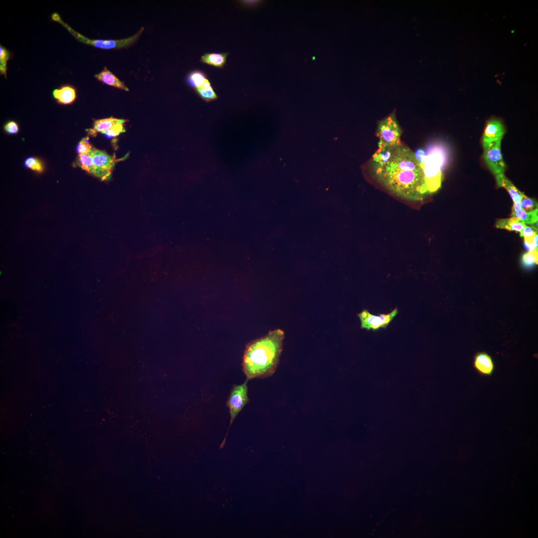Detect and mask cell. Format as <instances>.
Here are the masks:
<instances>
[{"mask_svg": "<svg viewBox=\"0 0 538 538\" xmlns=\"http://www.w3.org/2000/svg\"><path fill=\"white\" fill-rule=\"evenodd\" d=\"M505 133V127L500 119H490L485 126L482 137V144L502 139Z\"/></svg>", "mask_w": 538, "mask_h": 538, "instance_id": "obj_10", "label": "cell"}, {"mask_svg": "<svg viewBox=\"0 0 538 538\" xmlns=\"http://www.w3.org/2000/svg\"><path fill=\"white\" fill-rule=\"evenodd\" d=\"M94 77L105 84L125 91H129L128 88L125 85L124 82L121 81L106 67H105L101 72L95 75Z\"/></svg>", "mask_w": 538, "mask_h": 538, "instance_id": "obj_15", "label": "cell"}, {"mask_svg": "<svg viewBox=\"0 0 538 538\" xmlns=\"http://www.w3.org/2000/svg\"><path fill=\"white\" fill-rule=\"evenodd\" d=\"M52 94L59 103L63 105L72 104L77 97L76 89L70 85H63L60 88L54 89Z\"/></svg>", "mask_w": 538, "mask_h": 538, "instance_id": "obj_13", "label": "cell"}, {"mask_svg": "<svg viewBox=\"0 0 538 538\" xmlns=\"http://www.w3.org/2000/svg\"><path fill=\"white\" fill-rule=\"evenodd\" d=\"M93 175L101 180L110 178L115 163L119 160L105 151L93 148Z\"/></svg>", "mask_w": 538, "mask_h": 538, "instance_id": "obj_8", "label": "cell"}, {"mask_svg": "<svg viewBox=\"0 0 538 538\" xmlns=\"http://www.w3.org/2000/svg\"><path fill=\"white\" fill-rule=\"evenodd\" d=\"M248 380H246L241 385H234L231 390L226 404L230 415V425L226 435L220 445L221 449L224 446L229 429L233 420L249 401L248 396Z\"/></svg>", "mask_w": 538, "mask_h": 538, "instance_id": "obj_6", "label": "cell"}, {"mask_svg": "<svg viewBox=\"0 0 538 538\" xmlns=\"http://www.w3.org/2000/svg\"><path fill=\"white\" fill-rule=\"evenodd\" d=\"M371 167L376 179L389 191L400 197L418 201L429 194L421 162L404 145L393 147L385 162L371 164Z\"/></svg>", "mask_w": 538, "mask_h": 538, "instance_id": "obj_1", "label": "cell"}, {"mask_svg": "<svg viewBox=\"0 0 538 538\" xmlns=\"http://www.w3.org/2000/svg\"><path fill=\"white\" fill-rule=\"evenodd\" d=\"M401 132L394 112L382 120L377 135L380 139L379 147H392L400 144Z\"/></svg>", "mask_w": 538, "mask_h": 538, "instance_id": "obj_5", "label": "cell"}, {"mask_svg": "<svg viewBox=\"0 0 538 538\" xmlns=\"http://www.w3.org/2000/svg\"><path fill=\"white\" fill-rule=\"evenodd\" d=\"M51 19L52 20L57 22L61 24L78 41L97 48L105 49H121L129 47L134 44L138 40L144 30V27H141L138 31L133 36L123 39H91L85 37L83 35L74 30L67 23L63 21L58 13L56 12L53 13L51 15Z\"/></svg>", "mask_w": 538, "mask_h": 538, "instance_id": "obj_4", "label": "cell"}, {"mask_svg": "<svg viewBox=\"0 0 538 538\" xmlns=\"http://www.w3.org/2000/svg\"><path fill=\"white\" fill-rule=\"evenodd\" d=\"M398 310L395 308L388 314L375 315L370 313L367 310H363L358 315L361 322V327L368 330H377L386 328L398 314Z\"/></svg>", "mask_w": 538, "mask_h": 538, "instance_id": "obj_9", "label": "cell"}, {"mask_svg": "<svg viewBox=\"0 0 538 538\" xmlns=\"http://www.w3.org/2000/svg\"><path fill=\"white\" fill-rule=\"evenodd\" d=\"M502 139L482 144L483 157L488 168L494 175L504 173L506 164L503 160L501 149Z\"/></svg>", "mask_w": 538, "mask_h": 538, "instance_id": "obj_7", "label": "cell"}, {"mask_svg": "<svg viewBox=\"0 0 538 538\" xmlns=\"http://www.w3.org/2000/svg\"><path fill=\"white\" fill-rule=\"evenodd\" d=\"M93 148L89 153L79 154L78 156L79 166L82 169L92 174H93L94 172L92 157Z\"/></svg>", "mask_w": 538, "mask_h": 538, "instance_id": "obj_20", "label": "cell"}, {"mask_svg": "<svg viewBox=\"0 0 538 538\" xmlns=\"http://www.w3.org/2000/svg\"><path fill=\"white\" fill-rule=\"evenodd\" d=\"M447 159L444 148L441 146L434 145L429 147L425 158L421 162L429 194L440 188L442 180L441 169L446 163Z\"/></svg>", "mask_w": 538, "mask_h": 538, "instance_id": "obj_3", "label": "cell"}, {"mask_svg": "<svg viewBox=\"0 0 538 538\" xmlns=\"http://www.w3.org/2000/svg\"><path fill=\"white\" fill-rule=\"evenodd\" d=\"M229 52L207 53L203 54L200 61L210 66L223 68L226 63Z\"/></svg>", "mask_w": 538, "mask_h": 538, "instance_id": "obj_16", "label": "cell"}, {"mask_svg": "<svg viewBox=\"0 0 538 538\" xmlns=\"http://www.w3.org/2000/svg\"><path fill=\"white\" fill-rule=\"evenodd\" d=\"M538 209L528 212L522 209L520 202L514 203L511 214V218L516 219L525 225H531L538 222Z\"/></svg>", "mask_w": 538, "mask_h": 538, "instance_id": "obj_12", "label": "cell"}, {"mask_svg": "<svg viewBox=\"0 0 538 538\" xmlns=\"http://www.w3.org/2000/svg\"><path fill=\"white\" fill-rule=\"evenodd\" d=\"M520 236L524 238V242L528 243H534V238L538 234V228L534 226H529L526 225L520 232Z\"/></svg>", "mask_w": 538, "mask_h": 538, "instance_id": "obj_23", "label": "cell"}, {"mask_svg": "<svg viewBox=\"0 0 538 538\" xmlns=\"http://www.w3.org/2000/svg\"><path fill=\"white\" fill-rule=\"evenodd\" d=\"M284 333L276 329L246 345L242 368L247 380L271 376L278 364Z\"/></svg>", "mask_w": 538, "mask_h": 538, "instance_id": "obj_2", "label": "cell"}, {"mask_svg": "<svg viewBox=\"0 0 538 538\" xmlns=\"http://www.w3.org/2000/svg\"><path fill=\"white\" fill-rule=\"evenodd\" d=\"M538 251L536 250L528 251L524 254L521 258V264L526 269L533 268L538 264Z\"/></svg>", "mask_w": 538, "mask_h": 538, "instance_id": "obj_21", "label": "cell"}, {"mask_svg": "<svg viewBox=\"0 0 538 538\" xmlns=\"http://www.w3.org/2000/svg\"><path fill=\"white\" fill-rule=\"evenodd\" d=\"M0 74L6 78L7 62L10 59V52L4 47L0 45Z\"/></svg>", "mask_w": 538, "mask_h": 538, "instance_id": "obj_22", "label": "cell"}, {"mask_svg": "<svg viewBox=\"0 0 538 538\" xmlns=\"http://www.w3.org/2000/svg\"><path fill=\"white\" fill-rule=\"evenodd\" d=\"M25 165L38 172L41 173L43 171V165L42 162L38 158L35 157H28L25 161Z\"/></svg>", "mask_w": 538, "mask_h": 538, "instance_id": "obj_26", "label": "cell"}, {"mask_svg": "<svg viewBox=\"0 0 538 538\" xmlns=\"http://www.w3.org/2000/svg\"><path fill=\"white\" fill-rule=\"evenodd\" d=\"M207 80V76L203 72L195 70L188 75L187 82L190 86L196 89L202 87Z\"/></svg>", "mask_w": 538, "mask_h": 538, "instance_id": "obj_19", "label": "cell"}, {"mask_svg": "<svg viewBox=\"0 0 538 538\" xmlns=\"http://www.w3.org/2000/svg\"><path fill=\"white\" fill-rule=\"evenodd\" d=\"M92 145L89 142V138L88 136L84 137L79 142L77 146V152L79 154L87 153L90 152L92 149Z\"/></svg>", "mask_w": 538, "mask_h": 538, "instance_id": "obj_28", "label": "cell"}, {"mask_svg": "<svg viewBox=\"0 0 538 538\" xmlns=\"http://www.w3.org/2000/svg\"><path fill=\"white\" fill-rule=\"evenodd\" d=\"M125 120L118 119L115 118L98 120L95 121L93 129L89 130L90 134L95 136L97 132L107 131L117 124H123Z\"/></svg>", "mask_w": 538, "mask_h": 538, "instance_id": "obj_17", "label": "cell"}, {"mask_svg": "<svg viewBox=\"0 0 538 538\" xmlns=\"http://www.w3.org/2000/svg\"><path fill=\"white\" fill-rule=\"evenodd\" d=\"M525 225V224L522 222L513 218L499 219L496 224V226L498 228L520 232L524 228Z\"/></svg>", "mask_w": 538, "mask_h": 538, "instance_id": "obj_18", "label": "cell"}, {"mask_svg": "<svg viewBox=\"0 0 538 538\" xmlns=\"http://www.w3.org/2000/svg\"><path fill=\"white\" fill-rule=\"evenodd\" d=\"M126 130L123 124H117L110 129L102 132L108 137L111 138L119 135L121 133L125 132Z\"/></svg>", "mask_w": 538, "mask_h": 538, "instance_id": "obj_27", "label": "cell"}, {"mask_svg": "<svg viewBox=\"0 0 538 538\" xmlns=\"http://www.w3.org/2000/svg\"><path fill=\"white\" fill-rule=\"evenodd\" d=\"M473 366L476 372L483 376H490L494 372L495 364L492 357L485 351L476 353L473 357Z\"/></svg>", "mask_w": 538, "mask_h": 538, "instance_id": "obj_11", "label": "cell"}, {"mask_svg": "<svg viewBox=\"0 0 538 538\" xmlns=\"http://www.w3.org/2000/svg\"><path fill=\"white\" fill-rule=\"evenodd\" d=\"M4 129L7 133L10 134H16L18 131V125L13 121L7 123L5 125Z\"/></svg>", "mask_w": 538, "mask_h": 538, "instance_id": "obj_29", "label": "cell"}, {"mask_svg": "<svg viewBox=\"0 0 538 538\" xmlns=\"http://www.w3.org/2000/svg\"><path fill=\"white\" fill-rule=\"evenodd\" d=\"M495 177L498 186L504 188L508 192L514 203L520 202L524 194L517 189L504 173L496 175Z\"/></svg>", "mask_w": 538, "mask_h": 538, "instance_id": "obj_14", "label": "cell"}, {"mask_svg": "<svg viewBox=\"0 0 538 538\" xmlns=\"http://www.w3.org/2000/svg\"><path fill=\"white\" fill-rule=\"evenodd\" d=\"M521 207L526 212H530L538 209V203L533 199L524 194L520 202Z\"/></svg>", "mask_w": 538, "mask_h": 538, "instance_id": "obj_25", "label": "cell"}, {"mask_svg": "<svg viewBox=\"0 0 538 538\" xmlns=\"http://www.w3.org/2000/svg\"><path fill=\"white\" fill-rule=\"evenodd\" d=\"M199 96L206 102H209L217 98V96L213 88L199 87L195 89Z\"/></svg>", "mask_w": 538, "mask_h": 538, "instance_id": "obj_24", "label": "cell"}]
</instances>
